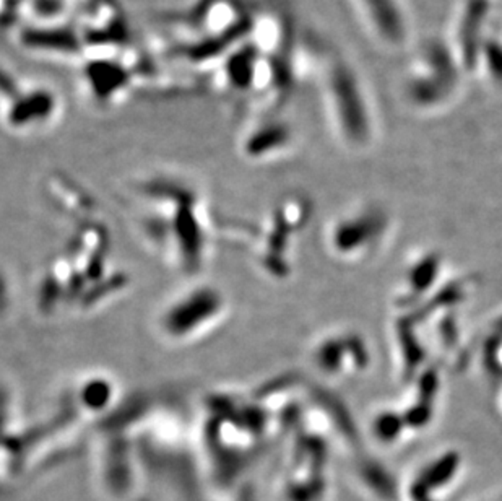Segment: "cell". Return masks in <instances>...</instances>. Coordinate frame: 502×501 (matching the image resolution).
Returning a JSON list of instances; mask_svg holds the SVG:
<instances>
[{"instance_id":"obj_1","label":"cell","mask_w":502,"mask_h":501,"mask_svg":"<svg viewBox=\"0 0 502 501\" xmlns=\"http://www.w3.org/2000/svg\"><path fill=\"white\" fill-rule=\"evenodd\" d=\"M317 85L330 124L347 142L366 139L369 119L367 94L354 69L338 54L329 51Z\"/></svg>"},{"instance_id":"obj_2","label":"cell","mask_w":502,"mask_h":501,"mask_svg":"<svg viewBox=\"0 0 502 501\" xmlns=\"http://www.w3.org/2000/svg\"><path fill=\"white\" fill-rule=\"evenodd\" d=\"M3 127L13 135L30 137L58 124L64 111V99L52 85L20 77L3 67L0 90Z\"/></svg>"},{"instance_id":"obj_3","label":"cell","mask_w":502,"mask_h":501,"mask_svg":"<svg viewBox=\"0 0 502 501\" xmlns=\"http://www.w3.org/2000/svg\"><path fill=\"white\" fill-rule=\"evenodd\" d=\"M15 33L17 44L26 54L51 62L80 67L85 62V41L72 23L54 26H20Z\"/></svg>"},{"instance_id":"obj_4","label":"cell","mask_w":502,"mask_h":501,"mask_svg":"<svg viewBox=\"0 0 502 501\" xmlns=\"http://www.w3.org/2000/svg\"><path fill=\"white\" fill-rule=\"evenodd\" d=\"M78 82L82 93L98 108H116L135 92L132 72L119 59L88 60L78 67Z\"/></svg>"},{"instance_id":"obj_5","label":"cell","mask_w":502,"mask_h":501,"mask_svg":"<svg viewBox=\"0 0 502 501\" xmlns=\"http://www.w3.org/2000/svg\"><path fill=\"white\" fill-rule=\"evenodd\" d=\"M296 40L297 33L285 8L278 6L252 8L248 41L260 54L282 60L288 65Z\"/></svg>"},{"instance_id":"obj_6","label":"cell","mask_w":502,"mask_h":501,"mask_svg":"<svg viewBox=\"0 0 502 501\" xmlns=\"http://www.w3.org/2000/svg\"><path fill=\"white\" fill-rule=\"evenodd\" d=\"M296 144L290 122L277 114L252 117L239 139V152L249 162H272L285 157Z\"/></svg>"},{"instance_id":"obj_7","label":"cell","mask_w":502,"mask_h":501,"mask_svg":"<svg viewBox=\"0 0 502 501\" xmlns=\"http://www.w3.org/2000/svg\"><path fill=\"white\" fill-rule=\"evenodd\" d=\"M349 3L374 40L386 47L401 46L406 25L399 0H349Z\"/></svg>"}]
</instances>
